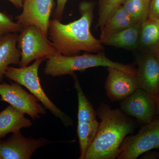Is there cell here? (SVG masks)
<instances>
[{"mask_svg": "<svg viewBox=\"0 0 159 159\" xmlns=\"http://www.w3.org/2000/svg\"><path fill=\"white\" fill-rule=\"evenodd\" d=\"M148 151L147 152L143 153L142 157V159H157L158 152L151 151Z\"/></svg>", "mask_w": 159, "mask_h": 159, "instance_id": "cb8c5ba5", "label": "cell"}, {"mask_svg": "<svg viewBox=\"0 0 159 159\" xmlns=\"http://www.w3.org/2000/svg\"><path fill=\"white\" fill-rule=\"evenodd\" d=\"M22 30L21 26L13 21L10 16L0 11V38L9 33L21 32Z\"/></svg>", "mask_w": 159, "mask_h": 159, "instance_id": "44dd1931", "label": "cell"}, {"mask_svg": "<svg viewBox=\"0 0 159 159\" xmlns=\"http://www.w3.org/2000/svg\"><path fill=\"white\" fill-rule=\"evenodd\" d=\"M72 77L78 99L77 134L80 149L79 159H84L86 152L97 134L99 122L97 120L96 111L86 97L77 76L74 74Z\"/></svg>", "mask_w": 159, "mask_h": 159, "instance_id": "8992f818", "label": "cell"}, {"mask_svg": "<svg viewBox=\"0 0 159 159\" xmlns=\"http://www.w3.org/2000/svg\"><path fill=\"white\" fill-rule=\"evenodd\" d=\"M43 138H26L20 131L13 133L6 140H0L1 159H29L39 148L48 144Z\"/></svg>", "mask_w": 159, "mask_h": 159, "instance_id": "30bf717a", "label": "cell"}, {"mask_svg": "<svg viewBox=\"0 0 159 159\" xmlns=\"http://www.w3.org/2000/svg\"><path fill=\"white\" fill-rule=\"evenodd\" d=\"M154 54L156 57L159 62V44L153 51Z\"/></svg>", "mask_w": 159, "mask_h": 159, "instance_id": "4316f807", "label": "cell"}, {"mask_svg": "<svg viewBox=\"0 0 159 159\" xmlns=\"http://www.w3.org/2000/svg\"><path fill=\"white\" fill-rule=\"evenodd\" d=\"M124 0H99L98 19L97 29H101L115 10L121 6Z\"/></svg>", "mask_w": 159, "mask_h": 159, "instance_id": "ffe728a7", "label": "cell"}, {"mask_svg": "<svg viewBox=\"0 0 159 159\" xmlns=\"http://www.w3.org/2000/svg\"><path fill=\"white\" fill-rule=\"evenodd\" d=\"M159 148V117L145 124L134 135L122 142L118 159H136L148 151Z\"/></svg>", "mask_w": 159, "mask_h": 159, "instance_id": "52a82bcc", "label": "cell"}, {"mask_svg": "<svg viewBox=\"0 0 159 159\" xmlns=\"http://www.w3.org/2000/svg\"><path fill=\"white\" fill-rule=\"evenodd\" d=\"M18 35L17 33H9L0 38V83L3 82L10 65H19L21 52L17 48Z\"/></svg>", "mask_w": 159, "mask_h": 159, "instance_id": "5bb4252c", "label": "cell"}, {"mask_svg": "<svg viewBox=\"0 0 159 159\" xmlns=\"http://www.w3.org/2000/svg\"><path fill=\"white\" fill-rule=\"evenodd\" d=\"M120 108L127 116L142 124H148L156 118L157 106L153 95L142 89H137L120 102Z\"/></svg>", "mask_w": 159, "mask_h": 159, "instance_id": "9c48e42d", "label": "cell"}, {"mask_svg": "<svg viewBox=\"0 0 159 159\" xmlns=\"http://www.w3.org/2000/svg\"><path fill=\"white\" fill-rule=\"evenodd\" d=\"M157 159H159V152H158V157Z\"/></svg>", "mask_w": 159, "mask_h": 159, "instance_id": "83f0119b", "label": "cell"}, {"mask_svg": "<svg viewBox=\"0 0 159 159\" xmlns=\"http://www.w3.org/2000/svg\"><path fill=\"white\" fill-rule=\"evenodd\" d=\"M96 112L100 122L84 159L117 158L122 142L134 131L136 123L120 108H111L106 103H101Z\"/></svg>", "mask_w": 159, "mask_h": 159, "instance_id": "7a4b0ae2", "label": "cell"}, {"mask_svg": "<svg viewBox=\"0 0 159 159\" xmlns=\"http://www.w3.org/2000/svg\"><path fill=\"white\" fill-rule=\"evenodd\" d=\"M68 0H57V5L55 12V18L61 20L65 7Z\"/></svg>", "mask_w": 159, "mask_h": 159, "instance_id": "603a6c76", "label": "cell"}, {"mask_svg": "<svg viewBox=\"0 0 159 159\" xmlns=\"http://www.w3.org/2000/svg\"><path fill=\"white\" fill-rule=\"evenodd\" d=\"M17 48L21 52L20 67L25 66L34 60L60 54L52 42L37 26L31 25L20 32Z\"/></svg>", "mask_w": 159, "mask_h": 159, "instance_id": "5b68a950", "label": "cell"}, {"mask_svg": "<svg viewBox=\"0 0 159 159\" xmlns=\"http://www.w3.org/2000/svg\"><path fill=\"white\" fill-rule=\"evenodd\" d=\"M0 159H1V158H0Z\"/></svg>", "mask_w": 159, "mask_h": 159, "instance_id": "f1b7e54d", "label": "cell"}, {"mask_svg": "<svg viewBox=\"0 0 159 159\" xmlns=\"http://www.w3.org/2000/svg\"><path fill=\"white\" fill-rule=\"evenodd\" d=\"M154 97L156 102L157 115L159 116V92L157 95L154 96Z\"/></svg>", "mask_w": 159, "mask_h": 159, "instance_id": "484cf974", "label": "cell"}, {"mask_svg": "<svg viewBox=\"0 0 159 159\" xmlns=\"http://www.w3.org/2000/svg\"><path fill=\"white\" fill-rule=\"evenodd\" d=\"M159 44V19L148 18L141 25L139 47L142 53L152 52Z\"/></svg>", "mask_w": 159, "mask_h": 159, "instance_id": "ac0fdd59", "label": "cell"}, {"mask_svg": "<svg viewBox=\"0 0 159 159\" xmlns=\"http://www.w3.org/2000/svg\"><path fill=\"white\" fill-rule=\"evenodd\" d=\"M99 66L116 68L133 75L135 74L136 68L132 66L113 61L102 52L97 54H85L73 56L56 54L48 58L44 73L54 77L66 75L72 76L76 71Z\"/></svg>", "mask_w": 159, "mask_h": 159, "instance_id": "3957f363", "label": "cell"}, {"mask_svg": "<svg viewBox=\"0 0 159 159\" xmlns=\"http://www.w3.org/2000/svg\"><path fill=\"white\" fill-rule=\"evenodd\" d=\"M142 23H136L130 27L112 34L102 42V43L105 45L126 50H137L139 47Z\"/></svg>", "mask_w": 159, "mask_h": 159, "instance_id": "2e32d148", "label": "cell"}, {"mask_svg": "<svg viewBox=\"0 0 159 159\" xmlns=\"http://www.w3.org/2000/svg\"><path fill=\"white\" fill-rule=\"evenodd\" d=\"M107 70L104 88L112 102L122 101L139 88L135 75L116 68L108 67Z\"/></svg>", "mask_w": 159, "mask_h": 159, "instance_id": "7c38bea8", "label": "cell"}, {"mask_svg": "<svg viewBox=\"0 0 159 159\" xmlns=\"http://www.w3.org/2000/svg\"><path fill=\"white\" fill-rule=\"evenodd\" d=\"M150 0H124L122 6L137 23H142L148 18Z\"/></svg>", "mask_w": 159, "mask_h": 159, "instance_id": "d6986e66", "label": "cell"}, {"mask_svg": "<svg viewBox=\"0 0 159 159\" xmlns=\"http://www.w3.org/2000/svg\"><path fill=\"white\" fill-rule=\"evenodd\" d=\"M53 0H24L23 11L16 17L23 29L34 25L48 36L50 17L53 4Z\"/></svg>", "mask_w": 159, "mask_h": 159, "instance_id": "8fae6325", "label": "cell"}, {"mask_svg": "<svg viewBox=\"0 0 159 159\" xmlns=\"http://www.w3.org/2000/svg\"><path fill=\"white\" fill-rule=\"evenodd\" d=\"M18 9L22 8L24 0H8Z\"/></svg>", "mask_w": 159, "mask_h": 159, "instance_id": "d4e9b609", "label": "cell"}, {"mask_svg": "<svg viewBox=\"0 0 159 159\" xmlns=\"http://www.w3.org/2000/svg\"><path fill=\"white\" fill-rule=\"evenodd\" d=\"M137 23L121 6L115 10L100 29L99 40L101 43L110 36Z\"/></svg>", "mask_w": 159, "mask_h": 159, "instance_id": "e0dca14e", "label": "cell"}, {"mask_svg": "<svg viewBox=\"0 0 159 159\" xmlns=\"http://www.w3.org/2000/svg\"><path fill=\"white\" fill-rule=\"evenodd\" d=\"M0 96V100L8 102L34 120L39 119L40 115H44L47 113L46 109L39 103V100L33 94L26 92L17 83L11 84L1 83Z\"/></svg>", "mask_w": 159, "mask_h": 159, "instance_id": "ba28073f", "label": "cell"}, {"mask_svg": "<svg viewBox=\"0 0 159 159\" xmlns=\"http://www.w3.org/2000/svg\"><path fill=\"white\" fill-rule=\"evenodd\" d=\"M94 5L84 1L79 4V19L63 24L56 18L49 21L48 35L59 54L64 56L79 54L81 51L99 53L103 45L90 31L93 18Z\"/></svg>", "mask_w": 159, "mask_h": 159, "instance_id": "6da1fadb", "label": "cell"}, {"mask_svg": "<svg viewBox=\"0 0 159 159\" xmlns=\"http://www.w3.org/2000/svg\"><path fill=\"white\" fill-rule=\"evenodd\" d=\"M45 60L44 58L35 60L32 64L28 66L20 68L9 66L5 77L24 86L42 102L46 109L48 110L56 118L60 119L65 126H71L73 124L72 119L49 99L41 85L38 75L39 68Z\"/></svg>", "mask_w": 159, "mask_h": 159, "instance_id": "277c9868", "label": "cell"}, {"mask_svg": "<svg viewBox=\"0 0 159 159\" xmlns=\"http://www.w3.org/2000/svg\"><path fill=\"white\" fill-rule=\"evenodd\" d=\"M135 76L139 88L155 96L159 92V62L153 52L137 56Z\"/></svg>", "mask_w": 159, "mask_h": 159, "instance_id": "4fadbf2b", "label": "cell"}, {"mask_svg": "<svg viewBox=\"0 0 159 159\" xmlns=\"http://www.w3.org/2000/svg\"><path fill=\"white\" fill-rule=\"evenodd\" d=\"M32 124L25 114L9 105L0 112V140L7 134L31 127Z\"/></svg>", "mask_w": 159, "mask_h": 159, "instance_id": "9a60e30c", "label": "cell"}, {"mask_svg": "<svg viewBox=\"0 0 159 159\" xmlns=\"http://www.w3.org/2000/svg\"><path fill=\"white\" fill-rule=\"evenodd\" d=\"M148 18L159 19V0H150Z\"/></svg>", "mask_w": 159, "mask_h": 159, "instance_id": "7402d4cb", "label": "cell"}]
</instances>
